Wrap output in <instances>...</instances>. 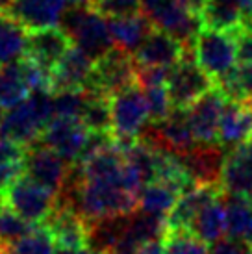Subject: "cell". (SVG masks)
Masks as SVG:
<instances>
[{"instance_id": "cell-20", "label": "cell", "mask_w": 252, "mask_h": 254, "mask_svg": "<svg viewBox=\"0 0 252 254\" xmlns=\"http://www.w3.org/2000/svg\"><path fill=\"white\" fill-rule=\"evenodd\" d=\"M191 232L198 236L204 243H215L226 234V208H224V193L210 200L198 212L191 225Z\"/></svg>"}, {"instance_id": "cell-19", "label": "cell", "mask_w": 252, "mask_h": 254, "mask_svg": "<svg viewBox=\"0 0 252 254\" xmlns=\"http://www.w3.org/2000/svg\"><path fill=\"white\" fill-rule=\"evenodd\" d=\"M108 24H110L113 45L130 52V54H133L137 50L141 41L152 30V22L148 21L147 15L143 11L133 15H125V17H112V19H108Z\"/></svg>"}, {"instance_id": "cell-15", "label": "cell", "mask_w": 252, "mask_h": 254, "mask_svg": "<svg viewBox=\"0 0 252 254\" xmlns=\"http://www.w3.org/2000/svg\"><path fill=\"white\" fill-rule=\"evenodd\" d=\"M93 60L76 45H72L63 58L52 67V93L85 91L93 71Z\"/></svg>"}, {"instance_id": "cell-1", "label": "cell", "mask_w": 252, "mask_h": 254, "mask_svg": "<svg viewBox=\"0 0 252 254\" xmlns=\"http://www.w3.org/2000/svg\"><path fill=\"white\" fill-rule=\"evenodd\" d=\"M52 119V93L34 91L0 115V137L30 147L41 139Z\"/></svg>"}, {"instance_id": "cell-10", "label": "cell", "mask_w": 252, "mask_h": 254, "mask_svg": "<svg viewBox=\"0 0 252 254\" xmlns=\"http://www.w3.org/2000/svg\"><path fill=\"white\" fill-rule=\"evenodd\" d=\"M226 102H228L226 97L215 84V87H211L206 95H202L188 108L189 127H191L196 143H200V145H215L217 143L219 125H221V117H223Z\"/></svg>"}, {"instance_id": "cell-2", "label": "cell", "mask_w": 252, "mask_h": 254, "mask_svg": "<svg viewBox=\"0 0 252 254\" xmlns=\"http://www.w3.org/2000/svg\"><path fill=\"white\" fill-rule=\"evenodd\" d=\"M0 204L7 206L32 225H43L54 212L58 195L22 173L0 188Z\"/></svg>"}, {"instance_id": "cell-12", "label": "cell", "mask_w": 252, "mask_h": 254, "mask_svg": "<svg viewBox=\"0 0 252 254\" xmlns=\"http://www.w3.org/2000/svg\"><path fill=\"white\" fill-rule=\"evenodd\" d=\"M224 195H236L252 200V143H241L226 150L219 175Z\"/></svg>"}, {"instance_id": "cell-5", "label": "cell", "mask_w": 252, "mask_h": 254, "mask_svg": "<svg viewBox=\"0 0 252 254\" xmlns=\"http://www.w3.org/2000/svg\"><path fill=\"white\" fill-rule=\"evenodd\" d=\"M135 84L137 65L133 56L119 47H113L93 62V71L85 91L112 99L113 95Z\"/></svg>"}, {"instance_id": "cell-22", "label": "cell", "mask_w": 252, "mask_h": 254, "mask_svg": "<svg viewBox=\"0 0 252 254\" xmlns=\"http://www.w3.org/2000/svg\"><path fill=\"white\" fill-rule=\"evenodd\" d=\"M28 30L9 11H0V65L17 62L24 54Z\"/></svg>"}, {"instance_id": "cell-17", "label": "cell", "mask_w": 252, "mask_h": 254, "mask_svg": "<svg viewBox=\"0 0 252 254\" xmlns=\"http://www.w3.org/2000/svg\"><path fill=\"white\" fill-rule=\"evenodd\" d=\"M65 9V0H15L9 13L26 30H37L58 26Z\"/></svg>"}, {"instance_id": "cell-28", "label": "cell", "mask_w": 252, "mask_h": 254, "mask_svg": "<svg viewBox=\"0 0 252 254\" xmlns=\"http://www.w3.org/2000/svg\"><path fill=\"white\" fill-rule=\"evenodd\" d=\"M26 148L28 147L0 137V188L24 173Z\"/></svg>"}, {"instance_id": "cell-18", "label": "cell", "mask_w": 252, "mask_h": 254, "mask_svg": "<svg viewBox=\"0 0 252 254\" xmlns=\"http://www.w3.org/2000/svg\"><path fill=\"white\" fill-rule=\"evenodd\" d=\"M252 134V108L239 102H226L219 125L217 143L223 148L247 143Z\"/></svg>"}, {"instance_id": "cell-14", "label": "cell", "mask_w": 252, "mask_h": 254, "mask_svg": "<svg viewBox=\"0 0 252 254\" xmlns=\"http://www.w3.org/2000/svg\"><path fill=\"white\" fill-rule=\"evenodd\" d=\"M74 43L65 30L58 26H47V28L28 30L26 34V45H24V54L37 62L39 65L47 67L52 71V67L63 58V54L72 47Z\"/></svg>"}, {"instance_id": "cell-38", "label": "cell", "mask_w": 252, "mask_h": 254, "mask_svg": "<svg viewBox=\"0 0 252 254\" xmlns=\"http://www.w3.org/2000/svg\"><path fill=\"white\" fill-rule=\"evenodd\" d=\"M93 0H65L67 7H87L91 6Z\"/></svg>"}, {"instance_id": "cell-29", "label": "cell", "mask_w": 252, "mask_h": 254, "mask_svg": "<svg viewBox=\"0 0 252 254\" xmlns=\"http://www.w3.org/2000/svg\"><path fill=\"white\" fill-rule=\"evenodd\" d=\"M145 99L148 104V113H150V123H161L163 119H167L169 113L173 112V102L169 97L167 82H158V84H148V85H139Z\"/></svg>"}, {"instance_id": "cell-16", "label": "cell", "mask_w": 252, "mask_h": 254, "mask_svg": "<svg viewBox=\"0 0 252 254\" xmlns=\"http://www.w3.org/2000/svg\"><path fill=\"white\" fill-rule=\"evenodd\" d=\"M223 195V190L219 184H196L195 188L184 191L178 197L173 210L167 213V232L175 230H191V225L198 212L210 200Z\"/></svg>"}, {"instance_id": "cell-42", "label": "cell", "mask_w": 252, "mask_h": 254, "mask_svg": "<svg viewBox=\"0 0 252 254\" xmlns=\"http://www.w3.org/2000/svg\"><path fill=\"white\" fill-rule=\"evenodd\" d=\"M0 115H2V110H0Z\"/></svg>"}, {"instance_id": "cell-36", "label": "cell", "mask_w": 252, "mask_h": 254, "mask_svg": "<svg viewBox=\"0 0 252 254\" xmlns=\"http://www.w3.org/2000/svg\"><path fill=\"white\" fill-rule=\"evenodd\" d=\"M137 254H167L165 253V243H163V238L154 240V241H148L147 245H143V247L137 251Z\"/></svg>"}, {"instance_id": "cell-35", "label": "cell", "mask_w": 252, "mask_h": 254, "mask_svg": "<svg viewBox=\"0 0 252 254\" xmlns=\"http://www.w3.org/2000/svg\"><path fill=\"white\" fill-rule=\"evenodd\" d=\"M236 41V56L239 64H252V28L241 24L232 32Z\"/></svg>"}, {"instance_id": "cell-23", "label": "cell", "mask_w": 252, "mask_h": 254, "mask_svg": "<svg viewBox=\"0 0 252 254\" xmlns=\"http://www.w3.org/2000/svg\"><path fill=\"white\" fill-rule=\"evenodd\" d=\"M217 87L228 102H239L252 108V64L234 65L221 80Z\"/></svg>"}, {"instance_id": "cell-41", "label": "cell", "mask_w": 252, "mask_h": 254, "mask_svg": "<svg viewBox=\"0 0 252 254\" xmlns=\"http://www.w3.org/2000/svg\"><path fill=\"white\" fill-rule=\"evenodd\" d=\"M249 141H251V143H252V134H251V139H249Z\"/></svg>"}, {"instance_id": "cell-11", "label": "cell", "mask_w": 252, "mask_h": 254, "mask_svg": "<svg viewBox=\"0 0 252 254\" xmlns=\"http://www.w3.org/2000/svg\"><path fill=\"white\" fill-rule=\"evenodd\" d=\"M189 49L182 41L167 34L165 30L152 26L147 37L141 41L137 50L132 56L137 67H160V69H171L182 60Z\"/></svg>"}, {"instance_id": "cell-31", "label": "cell", "mask_w": 252, "mask_h": 254, "mask_svg": "<svg viewBox=\"0 0 252 254\" xmlns=\"http://www.w3.org/2000/svg\"><path fill=\"white\" fill-rule=\"evenodd\" d=\"M87 91L52 93V117H76L80 119Z\"/></svg>"}, {"instance_id": "cell-24", "label": "cell", "mask_w": 252, "mask_h": 254, "mask_svg": "<svg viewBox=\"0 0 252 254\" xmlns=\"http://www.w3.org/2000/svg\"><path fill=\"white\" fill-rule=\"evenodd\" d=\"M30 87L22 76L19 60L0 67V110L6 112L30 97Z\"/></svg>"}, {"instance_id": "cell-27", "label": "cell", "mask_w": 252, "mask_h": 254, "mask_svg": "<svg viewBox=\"0 0 252 254\" xmlns=\"http://www.w3.org/2000/svg\"><path fill=\"white\" fill-rule=\"evenodd\" d=\"M80 121L85 125L89 132L108 134L112 132V110H110V99L95 93H87L84 110L80 115Z\"/></svg>"}, {"instance_id": "cell-21", "label": "cell", "mask_w": 252, "mask_h": 254, "mask_svg": "<svg viewBox=\"0 0 252 254\" xmlns=\"http://www.w3.org/2000/svg\"><path fill=\"white\" fill-rule=\"evenodd\" d=\"M200 21L202 28L234 32L243 24V13L238 0H206L200 11Z\"/></svg>"}, {"instance_id": "cell-25", "label": "cell", "mask_w": 252, "mask_h": 254, "mask_svg": "<svg viewBox=\"0 0 252 254\" xmlns=\"http://www.w3.org/2000/svg\"><path fill=\"white\" fill-rule=\"evenodd\" d=\"M56 243L47 225H34L13 243L0 245V254H56Z\"/></svg>"}, {"instance_id": "cell-4", "label": "cell", "mask_w": 252, "mask_h": 254, "mask_svg": "<svg viewBox=\"0 0 252 254\" xmlns=\"http://www.w3.org/2000/svg\"><path fill=\"white\" fill-rule=\"evenodd\" d=\"M112 134L123 150L137 141L150 125V113L145 93L135 84L110 99Z\"/></svg>"}, {"instance_id": "cell-30", "label": "cell", "mask_w": 252, "mask_h": 254, "mask_svg": "<svg viewBox=\"0 0 252 254\" xmlns=\"http://www.w3.org/2000/svg\"><path fill=\"white\" fill-rule=\"evenodd\" d=\"M167 254H208V243H204L191 230H175L163 236Z\"/></svg>"}, {"instance_id": "cell-39", "label": "cell", "mask_w": 252, "mask_h": 254, "mask_svg": "<svg viewBox=\"0 0 252 254\" xmlns=\"http://www.w3.org/2000/svg\"><path fill=\"white\" fill-rule=\"evenodd\" d=\"M15 0H0V11H9Z\"/></svg>"}, {"instance_id": "cell-40", "label": "cell", "mask_w": 252, "mask_h": 254, "mask_svg": "<svg viewBox=\"0 0 252 254\" xmlns=\"http://www.w3.org/2000/svg\"><path fill=\"white\" fill-rule=\"evenodd\" d=\"M245 26H249V28H252V21H249V22H247Z\"/></svg>"}, {"instance_id": "cell-26", "label": "cell", "mask_w": 252, "mask_h": 254, "mask_svg": "<svg viewBox=\"0 0 252 254\" xmlns=\"http://www.w3.org/2000/svg\"><path fill=\"white\" fill-rule=\"evenodd\" d=\"M178 197H180V191L175 188L163 182H150L143 186V190H141L137 210L167 217V213L173 210Z\"/></svg>"}, {"instance_id": "cell-32", "label": "cell", "mask_w": 252, "mask_h": 254, "mask_svg": "<svg viewBox=\"0 0 252 254\" xmlns=\"http://www.w3.org/2000/svg\"><path fill=\"white\" fill-rule=\"evenodd\" d=\"M32 226H34L32 223L22 219L21 215H17L13 210L0 204V245L17 241L28 232Z\"/></svg>"}, {"instance_id": "cell-3", "label": "cell", "mask_w": 252, "mask_h": 254, "mask_svg": "<svg viewBox=\"0 0 252 254\" xmlns=\"http://www.w3.org/2000/svg\"><path fill=\"white\" fill-rule=\"evenodd\" d=\"M60 26L69 34L78 49L84 50L93 60L115 47L110 34L108 17L100 15L91 6L67 7L63 11Z\"/></svg>"}, {"instance_id": "cell-6", "label": "cell", "mask_w": 252, "mask_h": 254, "mask_svg": "<svg viewBox=\"0 0 252 254\" xmlns=\"http://www.w3.org/2000/svg\"><path fill=\"white\" fill-rule=\"evenodd\" d=\"M191 50L196 64L215 80V84L238 62L234 34L224 30L200 28L191 45Z\"/></svg>"}, {"instance_id": "cell-34", "label": "cell", "mask_w": 252, "mask_h": 254, "mask_svg": "<svg viewBox=\"0 0 252 254\" xmlns=\"http://www.w3.org/2000/svg\"><path fill=\"white\" fill-rule=\"evenodd\" d=\"M208 254H252V247L243 238L228 236L211 243L208 247Z\"/></svg>"}, {"instance_id": "cell-37", "label": "cell", "mask_w": 252, "mask_h": 254, "mask_svg": "<svg viewBox=\"0 0 252 254\" xmlns=\"http://www.w3.org/2000/svg\"><path fill=\"white\" fill-rule=\"evenodd\" d=\"M56 254H100V253L93 251L91 247H85V249H58Z\"/></svg>"}, {"instance_id": "cell-9", "label": "cell", "mask_w": 252, "mask_h": 254, "mask_svg": "<svg viewBox=\"0 0 252 254\" xmlns=\"http://www.w3.org/2000/svg\"><path fill=\"white\" fill-rule=\"evenodd\" d=\"M87 139L89 130L76 117H52L41 135V141L56 150L69 165L80 160Z\"/></svg>"}, {"instance_id": "cell-13", "label": "cell", "mask_w": 252, "mask_h": 254, "mask_svg": "<svg viewBox=\"0 0 252 254\" xmlns=\"http://www.w3.org/2000/svg\"><path fill=\"white\" fill-rule=\"evenodd\" d=\"M45 225L49 226L58 249L89 247V221L70 204L58 200Z\"/></svg>"}, {"instance_id": "cell-8", "label": "cell", "mask_w": 252, "mask_h": 254, "mask_svg": "<svg viewBox=\"0 0 252 254\" xmlns=\"http://www.w3.org/2000/svg\"><path fill=\"white\" fill-rule=\"evenodd\" d=\"M69 173L70 165L49 145L37 141L26 148L24 175H28L34 182L47 188L58 197L65 188Z\"/></svg>"}, {"instance_id": "cell-33", "label": "cell", "mask_w": 252, "mask_h": 254, "mask_svg": "<svg viewBox=\"0 0 252 254\" xmlns=\"http://www.w3.org/2000/svg\"><path fill=\"white\" fill-rule=\"evenodd\" d=\"M91 7L108 19L125 17L141 11V0H93Z\"/></svg>"}, {"instance_id": "cell-7", "label": "cell", "mask_w": 252, "mask_h": 254, "mask_svg": "<svg viewBox=\"0 0 252 254\" xmlns=\"http://www.w3.org/2000/svg\"><path fill=\"white\" fill-rule=\"evenodd\" d=\"M211 87H215V80L196 64L191 50L178 64L169 69L167 89L173 108L188 110L193 102H196L202 95L210 91Z\"/></svg>"}]
</instances>
